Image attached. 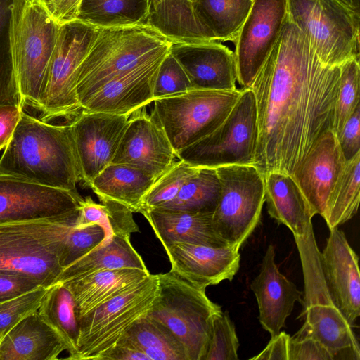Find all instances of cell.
<instances>
[{
  "label": "cell",
  "instance_id": "6da1fadb",
  "mask_svg": "<svg viewBox=\"0 0 360 360\" xmlns=\"http://www.w3.org/2000/svg\"><path fill=\"white\" fill-rule=\"evenodd\" d=\"M340 66L319 59L287 18L253 80L257 140L253 165L264 176H292L321 137L333 129Z\"/></svg>",
  "mask_w": 360,
  "mask_h": 360
},
{
  "label": "cell",
  "instance_id": "7a4b0ae2",
  "mask_svg": "<svg viewBox=\"0 0 360 360\" xmlns=\"http://www.w3.org/2000/svg\"><path fill=\"white\" fill-rule=\"evenodd\" d=\"M0 174L77 191L82 176L70 124H52L22 111L0 158Z\"/></svg>",
  "mask_w": 360,
  "mask_h": 360
},
{
  "label": "cell",
  "instance_id": "3957f363",
  "mask_svg": "<svg viewBox=\"0 0 360 360\" xmlns=\"http://www.w3.org/2000/svg\"><path fill=\"white\" fill-rule=\"evenodd\" d=\"M59 28L44 0H12L8 55L24 106L37 110Z\"/></svg>",
  "mask_w": 360,
  "mask_h": 360
},
{
  "label": "cell",
  "instance_id": "277c9868",
  "mask_svg": "<svg viewBox=\"0 0 360 360\" xmlns=\"http://www.w3.org/2000/svg\"><path fill=\"white\" fill-rule=\"evenodd\" d=\"M170 45L169 41L143 25L98 28L77 70L76 92L82 109L108 80L164 57L169 53Z\"/></svg>",
  "mask_w": 360,
  "mask_h": 360
},
{
  "label": "cell",
  "instance_id": "5b68a950",
  "mask_svg": "<svg viewBox=\"0 0 360 360\" xmlns=\"http://www.w3.org/2000/svg\"><path fill=\"white\" fill-rule=\"evenodd\" d=\"M302 263L304 290L302 300L304 319L293 335L310 337L321 342L336 359H360V347L353 327L335 306L327 288L313 227L295 238Z\"/></svg>",
  "mask_w": 360,
  "mask_h": 360
},
{
  "label": "cell",
  "instance_id": "8992f818",
  "mask_svg": "<svg viewBox=\"0 0 360 360\" xmlns=\"http://www.w3.org/2000/svg\"><path fill=\"white\" fill-rule=\"evenodd\" d=\"M158 288L146 315L167 327L183 345L188 360H203L212 321L221 313L200 288L171 270L157 274Z\"/></svg>",
  "mask_w": 360,
  "mask_h": 360
},
{
  "label": "cell",
  "instance_id": "52a82bcc",
  "mask_svg": "<svg viewBox=\"0 0 360 360\" xmlns=\"http://www.w3.org/2000/svg\"><path fill=\"white\" fill-rule=\"evenodd\" d=\"M79 216L0 225V269L25 274L42 287L55 284L63 271L59 257L64 241Z\"/></svg>",
  "mask_w": 360,
  "mask_h": 360
},
{
  "label": "cell",
  "instance_id": "ba28073f",
  "mask_svg": "<svg viewBox=\"0 0 360 360\" xmlns=\"http://www.w3.org/2000/svg\"><path fill=\"white\" fill-rule=\"evenodd\" d=\"M287 15L321 62L340 66L359 58L360 13L342 0H287Z\"/></svg>",
  "mask_w": 360,
  "mask_h": 360
},
{
  "label": "cell",
  "instance_id": "9c48e42d",
  "mask_svg": "<svg viewBox=\"0 0 360 360\" xmlns=\"http://www.w3.org/2000/svg\"><path fill=\"white\" fill-rule=\"evenodd\" d=\"M98 29L79 20L60 25L39 98L41 120L63 118L70 122L82 110L76 92L77 70Z\"/></svg>",
  "mask_w": 360,
  "mask_h": 360
},
{
  "label": "cell",
  "instance_id": "30bf717a",
  "mask_svg": "<svg viewBox=\"0 0 360 360\" xmlns=\"http://www.w3.org/2000/svg\"><path fill=\"white\" fill-rule=\"evenodd\" d=\"M242 89H192L153 101L150 115L175 154L215 130L226 118Z\"/></svg>",
  "mask_w": 360,
  "mask_h": 360
},
{
  "label": "cell",
  "instance_id": "8fae6325",
  "mask_svg": "<svg viewBox=\"0 0 360 360\" xmlns=\"http://www.w3.org/2000/svg\"><path fill=\"white\" fill-rule=\"evenodd\" d=\"M257 140L255 97L251 89H243L224 121L210 134L176 153V157L195 167L253 165Z\"/></svg>",
  "mask_w": 360,
  "mask_h": 360
},
{
  "label": "cell",
  "instance_id": "7c38bea8",
  "mask_svg": "<svg viewBox=\"0 0 360 360\" xmlns=\"http://www.w3.org/2000/svg\"><path fill=\"white\" fill-rule=\"evenodd\" d=\"M220 194L212 213L219 236L238 249L260 221L265 202L264 176L253 165H232L216 168Z\"/></svg>",
  "mask_w": 360,
  "mask_h": 360
},
{
  "label": "cell",
  "instance_id": "4fadbf2b",
  "mask_svg": "<svg viewBox=\"0 0 360 360\" xmlns=\"http://www.w3.org/2000/svg\"><path fill=\"white\" fill-rule=\"evenodd\" d=\"M158 288L157 274H150L82 316L75 360H97L115 345L136 320L146 314Z\"/></svg>",
  "mask_w": 360,
  "mask_h": 360
},
{
  "label": "cell",
  "instance_id": "5bb4252c",
  "mask_svg": "<svg viewBox=\"0 0 360 360\" xmlns=\"http://www.w3.org/2000/svg\"><path fill=\"white\" fill-rule=\"evenodd\" d=\"M82 200L77 191L0 174V225L68 220L79 215Z\"/></svg>",
  "mask_w": 360,
  "mask_h": 360
},
{
  "label": "cell",
  "instance_id": "9a60e30c",
  "mask_svg": "<svg viewBox=\"0 0 360 360\" xmlns=\"http://www.w3.org/2000/svg\"><path fill=\"white\" fill-rule=\"evenodd\" d=\"M287 0H253L233 42L237 82L249 89L274 46L287 18Z\"/></svg>",
  "mask_w": 360,
  "mask_h": 360
},
{
  "label": "cell",
  "instance_id": "2e32d148",
  "mask_svg": "<svg viewBox=\"0 0 360 360\" xmlns=\"http://www.w3.org/2000/svg\"><path fill=\"white\" fill-rule=\"evenodd\" d=\"M129 117L82 110L69 123L85 186L112 163Z\"/></svg>",
  "mask_w": 360,
  "mask_h": 360
},
{
  "label": "cell",
  "instance_id": "e0dca14e",
  "mask_svg": "<svg viewBox=\"0 0 360 360\" xmlns=\"http://www.w3.org/2000/svg\"><path fill=\"white\" fill-rule=\"evenodd\" d=\"M140 110L129 119L112 163L131 165L157 179L173 165L176 154L157 122L145 108Z\"/></svg>",
  "mask_w": 360,
  "mask_h": 360
},
{
  "label": "cell",
  "instance_id": "ac0fdd59",
  "mask_svg": "<svg viewBox=\"0 0 360 360\" xmlns=\"http://www.w3.org/2000/svg\"><path fill=\"white\" fill-rule=\"evenodd\" d=\"M323 277L335 304L352 327L360 315L359 257L344 232L330 229L326 245L320 252Z\"/></svg>",
  "mask_w": 360,
  "mask_h": 360
},
{
  "label": "cell",
  "instance_id": "d6986e66",
  "mask_svg": "<svg viewBox=\"0 0 360 360\" xmlns=\"http://www.w3.org/2000/svg\"><path fill=\"white\" fill-rule=\"evenodd\" d=\"M169 53L185 71L192 89H237L234 52L221 42H171Z\"/></svg>",
  "mask_w": 360,
  "mask_h": 360
},
{
  "label": "cell",
  "instance_id": "ffe728a7",
  "mask_svg": "<svg viewBox=\"0 0 360 360\" xmlns=\"http://www.w3.org/2000/svg\"><path fill=\"white\" fill-rule=\"evenodd\" d=\"M171 271L202 288L231 281L240 267L239 249L188 243H173L164 247Z\"/></svg>",
  "mask_w": 360,
  "mask_h": 360
},
{
  "label": "cell",
  "instance_id": "44dd1931",
  "mask_svg": "<svg viewBox=\"0 0 360 360\" xmlns=\"http://www.w3.org/2000/svg\"><path fill=\"white\" fill-rule=\"evenodd\" d=\"M164 57L138 65L108 80L82 105V110L130 116L148 105L154 101V84Z\"/></svg>",
  "mask_w": 360,
  "mask_h": 360
},
{
  "label": "cell",
  "instance_id": "7402d4cb",
  "mask_svg": "<svg viewBox=\"0 0 360 360\" xmlns=\"http://www.w3.org/2000/svg\"><path fill=\"white\" fill-rule=\"evenodd\" d=\"M346 160L332 130L326 132L292 176L314 214L323 217L329 195Z\"/></svg>",
  "mask_w": 360,
  "mask_h": 360
},
{
  "label": "cell",
  "instance_id": "603a6c76",
  "mask_svg": "<svg viewBox=\"0 0 360 360\" xmlns=\"http://www.w3.org/2000/svg\"><path fill=\"white\" fill-rule=\"evenodd\" d=\"M275 249L270 244L263 257L259 274L252 280L253 291L259 308V321L271 337L285 327L295 303L302 302V293L282 274L275 262Z\"/></svg>",
  "mask_w": 360,
  "mask_h": 360
},
{
  "label": "cell",
  "instance_id": "cb8c5ba5",
  "mask_svg": "<svg viewBox=\"0 0 360 360\" xmlns=\"http://www.w3.org/2000/svg\"><path fill=\"white\" fill-rule=\"evenodd\" d=\"M68 346L61 336L33 312L0 340V360H56Z\"/></svg>",
  "mask_w": 360,
  "mask_h": 360
},
{
  "label": "cell",
  "instance_id": "d4e9b609",
  "mask_svg": "<svg viewBox=\"0 0 360 360\" xmlns=\"http://www.w3.org/2000/svg\"><path fill=\"white\" fill-rule=\"evenodd\" d=\"M163 247L188 243L214 247L229 245L217 233L212 212L155 208L141 212Z\"/></svg>",
  "mask_w": 360,
  "mask_h": 360
},
{
  "label": "cell",
  "instance_id": "484cf974",
  "mask_svg": "<svg viewBox=\"0 0 360 360\" xmlns=\"http://www.w3.org/2000/svg\"><path fill=\"white\" fill-rule=\"evenodd\" d=\"M143 25L170 42L218 41L199 18L192 0H148Z\"/></svg>",
  "mask_w": 360,
  "mask_h": 360
},
{
  "label": "cell",
  "instance_id": "4316f807",
  "mask_svg": "<svg viewBox=\"0 0 360 360\" xmlns=\"http://www.w3.org/2000/svg\"><path fill=\"white\" fill-rule=\"evenodd\" d=\"M264 180L269 216L287 226L294 238L304 236L313 227L315 214L293 177L273 172L265 174Z\"/></svg>",
  "mask_w": 360,
  "mask_h": 360
},
{
  "label": "cell",
  "instance_id": "83f0119b",
  "mask_svg": "<svg viewBox=\"0 0 360 360\" xmlns=\"http://www.w3.org/2000/svg\"><path fill=\"white\" fill-rule=\"evenodd\" d=\"M148 270L123 268L94 272L63 283L71 292L78 319L145 279Z\"/></svg>",
  "mask_w": 360,
  "mask_h": 360
},
{
  "label": "cell",
  "instance_id": "f1b7e54d",
  "mask_svg": "<svg viewBox=\"0 0 360 360\" xmlns=\"http://www.w3.org/2000/svg\"><path fill=\"white\" fill-rule=\"evenodd\" d=\"M156 179L147 172L126 164H110L89 184L100 201L118 202L139 212L143 199Z\"/></svg>",
  "mask_w": 360,
  "mask_h": 360
},
{
  "label": "cell",
  "instance_id": "f546056e",
  "mask_svg": "<svg viewBox=\"0 0 360 360\" xmlns=\"http://www.w3.org/2000/svg\"><path fill=\"white\" fill-rule=\"evenodd\" d=\"M123 268L148 270L142 257L133 248L130 236L113 235L63 269L56 283L96 271Z\"/></svg>",
  "mask_w": 360,
  "mask_h": 360
},
{
  "label": "cell",
  "instance_id": "4dcf8cb0",
  "mask_svg": "<svg viewBox=\"0 0 360 360\" xmlns=\"http://www.w3.org/2000/svg\"><path fill=\"white\" fill-rule=\"evenodd\" d=\"M117 343L135 347L150 360H188L183 345L171 331L146 314L136 320Z\"/></svg>",
  "mask_w": 360,
  "mask_h": 360
},
{
  "label": "cell",
  "instance_id": "1f68e13d",
  "mask_svg": "<svg viewBox=\"0 0 360 360\" xmlns=\"http://www.w3.org/2000/svg\"><path fill=\"white\" fill-rule=\"evenodd\" d=\"M37 311L65 342L67 359L75 360L79 325L75 303L68 288L60 282L48 288Z\"/></svg>",
  "mask_w": 360,
  "mask_h": 360
},
{
  "label": "cell",
  "instance_id": "d6a6232c",
  "mask_svg": "<svg viewBox=\"0 0 360 360\" xmlns=\"http://www.w3.org/2000/svg\"><path fill=\"white\" fill-rule=\"evenodd\" d=\"M148 0H81L76 20L98 28L143 25Z\"/></svg>",
  "mask_w": 360,
  "mask_h": 360
},
{
  "label": "cell",
  "instance_id": "836d02e7",
  "mask_svg": "<svg viewBox=\"0 0 360 360\" xmlns=\"http://www.w3.org/2000/svg\"><path fill=\"white\" fill-rule=\"evenodd\" d=\"M253 0H195V10L217 41H235Z\"/></svg>",
  "mask_w": 360,
  "mask_h": 360
},
{
  "label": "cell",
  "instance_id": "e575fe53",
  "mask_svg": "<svg viewBox=\"0 0 360 360\" xmlns=\"http://www.w3.org/2000/svg\"><path fill=\"white\" fill-rule=\"evenodd\" d=\"M360 200V152L346 161L328 198L323 218L329 229L338 227L357 212Z\"/></svg>",
  "mask_w": 360,
  "mask_h": 360
},
{
  "label": "cell",
  "instance_id": "d590c367",
  "mask_svg": "<svg viewBox=\"0 0 360 360\" xmlns=\"http://www.w3.org/2000/svg\"><path fill=\"white\" fill-rule=\"evenodd\" d=\"M220 194L216 168L195 167L176 197L161 208L213 213Z\"/></svg>",
  "mask_w": 360,
  "mask_h": 360
},
{
  "label": "cell",
  "instance_id": "8d00e7d4",
  "mask_svg": "<svg viewBox=\"0 0 360 360\" xmlns=\"http://www.w3.org/2000/svg\"><path fill=\"white\" fill-rule=\"evenodd\" d=\"M133 213L118 202L103 200L99 204L88 196L82 201L78 225L98 224L105 231V238L113 235L130 236L139 231Z\"/></svg>",
  "mask_w": 360,
  "mask_h": 360
},
{
  "label": "cell",
  "instance_id": "74e56055",
  "mask_svg": "<svg viewBox=\"0 0 360 360\" xmlns=\"http://www.w3.org/2000/svg\"><path fill=\"white\" fill-rule=\"evenodd\" d=\"M340 79L337 97L333 131L337 139L344 124L359 104V58L349 60L340 66Z\"/></svg>",
  "mask_w": 360,
  "mask_h": 360
},
{
  "label": "cell",
  "instance_id": "f35d334b",
  "mask_svg": "<svg viewBox=\"0 0 360 360\" xmlns=\"http://www.w3.org/2000/svg\"><path fill=\"white\" fill-rule=\"evenodd\" d=\"M194 168L195 166L183 160L175 161L150 188L143 199L139 213L163 207L172 202Z\"/></svg>",
  "mask_w": 360,
  "mask_h": 360
},
{
  "label": "cell",
  "instance_id": "ab89813d",
  "mask_svg": "<svg viewBox=\"0 0 360 360\" xmlns=\"http://www.w3.org/2000/svg\"><path fill=\"white\" fill-rule=\"evenodd\" d=\"M239 341L233 322L228 311L217 315L203 360H238Z\"/></svg>",
  "mask_w": 360,
  "mask_h": 360
},
{
  "label": "cell",
  "instance_id": "60d3db41",
  "mask_svg": "<svg viewBox=\"0 0 360 360\" xmlns=\"http://www.w3.org/2000/svg\"><path fill=\"white\" fill-rule=\"evenodd\" d=\"M105 238V231L98 224L73 226L65 238L60 254L59 262L63 269L92 250Z\"/></svg>",
  "mask_w": 360,
  "mask_h": 360
},
{
  "label": "cell",
  "instance_id": "b9f144b4",
  "mask_svg": "<svg viewBox=\"0 0 360 360\" xmlns=\"http://www.w3.org/2000/svg\"><path fill=\"white\" fill-rule=\"evenodd\" d=\"M48 288L39 287L0 303V338L29 314L38 310Z\"/></svg>",
  "mask_w": 360,
  "mask_h": 360
},
{
  "label": "cell",
  "instance_id": "7bdbcfd3",
  "mask_svg": "<svg viewBox=\"0 0 360 360\" xmlns=\"http://www.w3.org/2000/svg\"><path fill=\"white\" fill-rule=\"evenodd\" d=\"M190 90H192V86L185 71L169 51L158 70L153 88L154 100Z\"/></svg>",
  "mask_w": 360,
  "mask_h": 360
},
{
  "label": "cell",
  "instance_id": "ee69618b",
  "mask_svg": "<svg viewBox=\"0 0 360 360\" xmlns=\"http://www.w3.org/2000/svg\"><path fill=\"white\" fill-rule=\"evenodd\" d=\"M11 2L12 0H0V32L6 17L9 15ZM7 104L24 107L9 58L0 55V105Z\"/></svg>",
  "mask_w": 360,
  "mask_h": 360
},
{
  "label": "cell",
  "instance_id": "f6af8a7d",
  "mask_svg": "<svg viewBox=\"0 0 360 360\" xmlns=\"http://www.w3.org/2000/svg\"><path fill=\"white\" fill-rule=\"evenodd\" d=\"M42 287L36 279L18 271L0 269V303Z\"/></svg>",
  "mask_w": 360,
  "mask_h": 360
},
{
  "label": "cell",
  "instance_id": "bcb514c9",
  "mask_svg": "<svg viewBox=\"0 0 360 360\" xmlns=\"http://www.w3.org/2000/svg\"><path fill=\"white\" fill-rule=\"evenodd\" d=\"M288 360H334L333 356L321 342L310 337L290 336Z\"/></svg>",
  "mask_w": 360,
  "mask_h": 360
},
{
  "label": "cell",
  "instance_id": "7dc6e473",
  "mask_svg": "<svg viewBox=\"0 0 360 360\" xmlns=\"http://www.w3.org/2000/svg\"><path fill=\"white\" fill-rule=\"evenodd\" d=\"M338 140L346 161L360 152V105L344 124Z\"/></svg>",
  "mask_w": 360,
  "mask_h": 360
},
{
  "label": "cell",
  "instance_id": "c3c4849f",
  "mask_svg": "<svg viewBox=\"0 0 360 360\" xmlns=\"http://www.w3.org/2000/svg\"><path fill=\"white\" fill-rule=\"evenodd\" d=\"M23 106L20 105H0V150L4 149L20 120Z\"/></svg>",
  "mask_w": 360,
  "mask_h": 360
},
{
  "label": "cell",
  "instance_id": "681fc988",
  "mask_svg": "<svg viewBox=\"0 0 360 360\" xmlns=\"http://www.w3.org/2000/svg\"><path fill=\"white\" fill-rule=\"evenodd\" d=\"M290 335L285 331L271 337L266 347L251 360H288Z\"/></svg>",
  "mask_w": 360,
  "mask_h": 360
},
{
  "label": "cell",
  "instance_id": "f907efd6",
  "mask_svg": "<svg viewBox=\"0 0 360 360\" xmlns=\"http://www.w3.org/2000/svg\"><path fill=\"white\" fill-rule=\"evenodd\" d=\"M81 0H54L47 4L53 18L59 24L76 20Z\"/></svg>",
  "mask_w": 360,
  "mask_h": 360
},
{
  "label": "cell",
  "instance_id": "816d5d0a",
  "mask_svg": "<svg viewBox=\"0 0 360 360\" xmlns=\"http://www.w3.org/2000/svg\"><path fill=\"white\" fill-rule=\"evenodd\" d=\"M97 360H150L142 352L124 344L117 343L101 354Z\"/></svg>",
  "mask_w": 360,
  "mask_h": 360
},
{
  "label": "cell",
  "instance_id": "f5cc1de1",
  "mask_svg": "<svg viewBox=\"0 0 360 360\" xmlns=\"http://www.w3.org/2000/svg\"><path fill=\"white\" fill-rule=\"evenodd\" d=\"M346 5L360 13V0H342Z\"/></svg>",
  "mask_w": 360,
  "mask_h": 360
},
{
  "label": "cell",
  "instance_id": "db71d44e",
  "mask_svg": "<svg viewBox=\"0 0 360 360\" xmlns=\"http://www.w3.org/2000/svg\"><path fill=\"white\" fill-rule=\"evenodd\" d=\"M46 4L52 1H54V0H44Z\"/></svg>",
  "mask_w": 360,
  "mask_h": 360
},
{
  "label": "cell",
  "instance_id": "11a10c76",
  "mask_svg": "<svg viewBox=\"0 0 360 360\" xmlns=\"http://www.w3.org/2000/svg\"><path fill=\"white\" fill-rule=\"evenodd\" d=\"M192 1H195V0H192Z\"/></svg>",
  "mask_w": 360,
  "mask_h": 360
},
{
  "label": "cell",
  "instance_id": "9f6ffc18",
  "mask_svg": "<svg viewBox=\"0 0 360 360\" xmlns=\"http://www.w3.org/2000/svg\"><path fill=\"white\" fill-rule=\"evenodd\" d=\"M0 340H1V338H0Z\"/></svg>",
  "mask_w": 360,
  "mask_h": 360
},
{
  "label": "cell",
  "instance_id": "6f0895ef",
  "mask_svg": "<svg viewBox=\"0 0 360 360\" xmlns=\"http://www.w3.org/2000/svg\"><path fill=\"white\" fill-rule=\"evenodd\" d=\"M0 151H1V150H0Z\"/></svg>",
  "mask_w": 360,
  "mask_h": 360
}]
</instances>
